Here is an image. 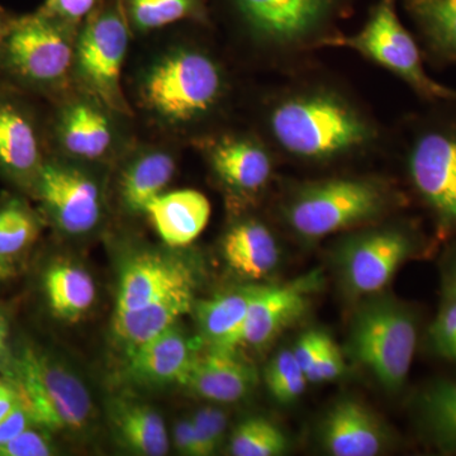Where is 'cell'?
Listing matches in <instances>:
<instances>
[{"label": "cell", "mask_w": 456, "mask_h": 456, "mask_svg": "<svg viewBox=\"0 0 456 456\" xmlns=\"http://www.w3.org/2000/svg\"><path fill=\"white\" fill-rule=\"evenodd\" d=\"M264 139L274 151L305 164H331L379 145L382 132L351 95L325 83L288 86L263 112Z\"/></svg>", "instance_id": "cell-1"}, {"label": "cell", "mask_w": 456, "mask_h": 456, "mask_svg": "<svg viewBox=\"0 0 456 456\" xmlns=\"http://www.w3.org/2000/svg\"><path fill=\"white\" fill-rule=\"evenodd\" d=\"M231 79L220 56L191 41L164 47L141 66L134 101L147 118L175 134L202 130L226 110Z\"/></svg>", "instance_id": "cell-2"}, {"label": "cell", "mask_w": 456, "mask_h": 456, "mask_svg": "<svg viewBox=\"0 0 456 456\" xmlns=\"http://www.w3.org/2000/svg\"><path fill=\"white\" fill-rule=\"evenodd\" d=\"M402 203L397 189L375 175H341L290 187L281 204L288 228L307 241L369 226Z\"/></svg>", "instance_id": "cell-3"}, {"label": "cell", "mask_w": 456, "mask_h": 456, "mask_svg": "<svg viewBox=\"0 0 456 456\" xmlns=\"http://www.w3.org/2000/svg\"><path fill=\"white\" fill-rule=\"evenodd\" d=\"M77 29L40 9L14 17L0 51L5 84L53 102L65 97L75 89Z\"/></svg>", "instance_id": "cell-4"}, {"label": "cell", "mask_w": 456, "mask_h": 456, "mask_svg": "<svg viewBox=\"0 0 456 456\" xmlns=\"http://www.w3.org/2000/svg\"><path fill=\"white\" fill-rule=\"evenodd\" d=\"M246 44L264 56L284 59L325 49L338 35L346 0H228Z\"/></svg>", "instance_id": "cell-5"}, {"label": "cell", "mask_w": 456, "mask_h": 456, "mask_svg": "<svg viewBox=\"0 0 456 456\" xmlns=\"http://www.w3.org/2000/svg\"><path fill=\"white\" fill-rule=\"evenodd\" d=\"M407 179L441 235L456 233V103L417 117L403 142Z\"/></svg>", "instance_id": "cell-6"}, {"label": "cell", "mask_w": 456, "mask_h": 456, "mask_svg": "<svg viewBox=\"0 0 456 456\" xmlns=\"http://www.w3.org/2000/svg\"><path fill=\"white\" fill-rule=\"evenodd\" d=\"M419 317L412 307L391 297L362 303L351 321L349 353L389 392L403 388L417 342Z\"/></svg>", "instance_id": "cell-7"}, {"label": "cell", "mask_w": 456, "mask_h": 456, "mask_svg": "<svg viewBox=\"0 0 456 456\" xmlns=\"http://www.w3.org/2000/svg\"><path fill=\"white\" fill-rule=\"evenodd\" d=\"M132 35L121 0H101L77 29L73 73L75 89L130 118L122 71Z\"/></svg>", "instance_id": "cell-8"}, {"label": "cell", "mask_w": 456, "mask_h": 456, "mask_svg": "<svg viewBox=\"0 0 456 456\" xmlns=\"http://www.w3.org/2000/svg\"><path fill=\"white\" fill-rule=\"evenodd\" d=\"M395 2L378 0L360 31L349 36L338 33L326 42L325 49L355 51L432 104L456 103V89L436 82L426 71L424 53L402 23Z\"/></svg>", "instance_id": "cell-9"}, {"label": "cell", "mask_w": 456, "mask_h": 456, "mask_svg": "<svg viewBox=\"0 0 456 456\" xmlns=\"http://www.w3.org/2000/svg\"><path fill=\"white\" fill-rule=\"evenodd\" d=\"M12 383L33 425L49 432L79 434L94 413L80 378L44 351L26 346L16 354Z\"/></svg>", "instance_id": "cell-10"}, {"label": "cell", "mask_w": 456, "mask_h": 456, "mask_svg": "<svg viewBox=\"0 0 456 456\" xmlns=\"http://www.w3.org/2000/svg\"><path fill=\"white\" fill-rule=\"evenodd\" d=\"M127 119L130 117L73 89L55 102L47 142L53 147V155L108 167L116 165L134 142L126 125Z\"/></svg>", "instance_id": "cell-11"}, {"label": "cell", "mask_w": 456, "mask_h": 456, "mask_svg": "<svg viewBox=\"0 0 456 456\" xmlns=\"http://www.w3.org/2000/svg\"><path fill=\"white\" fill-rule=\"evenodd\" d=\"M106 169L61 156H47L32 196L62 235L88 236L103 224L107 211Z\"/></svg>", "instance_id": "cell-12"}, {"label": "cell", "mask_w": 456, "mask_h": 456, "mask_svg": "<svg viewBox=\"0 0 456 456\" xmlns=\"http://www.w3.org/2000/svg\"><path fill=\"white\" fill-rule=\"evenodd\" d=\"M422 250V236L410 222H389L347 236L338 246V268L347 292L373 296Z\"/></svg>", "instance_id": "cell-13"}, {"label": "cell", "mask_w": 456, "mask_h": 456, "mask_svg": "<svg viewBox=\"0 0 456 456\" xmlns=\"http://www.w3.org/2000/svg\"><path fill=\"white\" fill-rule=\"evenodd\" d=\"M212 175L236 202H250L268 188L274 175V149L264 136L224 131L198 137Z\"/></svg>", "instance_id": "cell-14"}, {"label": "cell", "mask_w": 456, "mask_h": 456, "mask_svg": "<svg viewBox=\"0 0 456 456\" xmlns=\"http://www.w3.org/2000/svg\"><path fill=\"white\" fill-rule=\"evenodd\" d=\"M22 90L0 84V176L31 193L47 159V132Z\"/></svg>", "instance_id": "cell-15"}, {"label": "cell", "mask_w": 456, "mask_h": 456, "mask_svg": "<svg viewBox=\"0 0 456 456\" xmlns=\"http://www.w3.org/2000/svg\"><path fill=\"white\" fill-rule=\"evenodd\" d=\"M196 287V270L178 255L139 251L123 265L114 311L137 310L178 290Z\"/></svg>", "instance_id": "cell-16"}, {"label": "cell", "mask_w": 456, "mask_h": 456, "mask_svg": "<svg viewBox=\"0 0 456 456\" xmlns=\"http://www.w3.org/2000/svg\"><path fill=\"white\" fill-rule=\"evenodd\" d=\"M320 272L283 284L259 285L246 316L242 345L263 349L308 310Z\"/></svg>", "instance_id": "cell-17"}, {"label": "cell", "mask_w": 456, "mask_h": 456, "mask_svg": "<svg viewBox=\"0 0 456 456\" xmlns=\"http://www.w3.org/2000/svg\"><path fill=\"white\" fill-rule=\"evenodd\" d=\"M203 347L200 338H191L176 323L125 355L123 373L137 386H183Z\"/></svg>", "instance_id": "cell-18"}, {"label": "cell", "mask_w": 456, "mask_h": 456, "mask_svg": "<svg viewBox=\"0 0 456 456\" xmlns=\"http://www.w3.org/2000/svg\"><path fill=\"white\" fill-rule=\"evenodd\" d=\"M116 165L117 193L123 211L146 216L147 207L167 191L175 175L176 158L167 147L134 142Z\"/></svg>", "instance_id": "cell-19"}, {"label": "cell", "mask_w": 456, "mask_h": 456, "mask_svg": "<svg viewBox=\"0 0 456 456\" xmlns=\"http://www.w3.org/2000/svg\"><path fill=\"white\" fill-rule=\"evenodd\" d=\"M257 384L253 365L237 351L207 349L198 354L183 386L200 398L216 403H236Z\"/></svg>", "instance_id": "cell-20"}, {"label": "cell", "mask_w": 456, "mask_h": 456, "mask_svg": "<svg viewBox=\"0 0 456 456\" xmlns=\"http://www.w3.org/2000/svg\"><path fill=\"white\" fill-rule=\"evenodd\" d=\"M321 443L335 456H375L386 445V432L377 416L355 399L336 402L320 428Z\"/></svg>", "instance_id": "cell-21"}, {"label": "cell", "mask_w": 456, "mask_h": 456, "mask_svg": "<svg viewBox=\"0 0 456 456\" xmlns=\"http://www.w3.org/2000/svg\"><path fill=\"white\" fill-rule=\"evenodd\" d=\"M146 217L169 248H187L208 224L211 203L194 189L165 191L147 207Z\"/></svg>", "instance_id": "cell-22"}, {"label": "cell", "mask_w": 456, "mask_h": 456, "mask_svg": "<svg viewBox=\"0 0 456 456\" xmlns=\"http://www.w3.org/2000/svg\"><path fill=\"white\" fill-rule=\"evenodd\" d=\"M222 254L228 268L248 281H260L277 269L281 250L268 224L255 217L240 218L222 239Z\"/></svg>", "instance_id": "cell-23"}, {"label": "cell", "mask_w": 456, "mask_h": 456, "mask_svg": "<svg viewBox=\"0 0 456 456\" xmlns=\"http://www.w3.org/2000/svg\"><path fill=\"white\" fill-rule=\"evenodd\" d=\"M194 293L196 288H187L137 310L114 311L110 327L122 353L127 355L175 326L180 318L193 311Z\"/></svg>", "instance_id": "cell-24"}, {"label": "cell", "mask_w": 456, "mask_h": 456, "mask_svg": "<svg viewBox=\"0 0 456 456\" xmlns=\"http://www.w3.org/2000/svg\"><path fill=\"white\" fill-rule=\"evenodd\" d=\"M257 288V284L244 285L194 303L198 338L203 346L224 351H237L241 346L246 316Z\"/></svg>", "instance_id": "cell-25"}, {"label": "cell", "mask_w": 456, "mask_h": 456, "mask_svg": "<svg viewBox=\"0 0 456 456\" xmlns=\"http://www.w3.org/2000/svg\"><path fill=\"white\" fill-rule=\"evenodd\" d=\"M108 417L117 441L132 454L164 456L169 452L163 417L145 402L123 395L110 399Z\"/></svg>", "instance_id": "cell-26"}, {"label": "cell", "mask_w": 456, "mask_h": 456, "mask_svg": "<svg viewBox=\"0 0 456 456\" xmlns=\"http://www.w3.org/2000/svg\"><path fill=\"white\" fill-rule=\"evenodd\" d=\"M421 49L432 64H456V0H404Z\"/></svg>", "instance_id": "cell-27"}, {"label": "cell", "mask_w": 456, "mask_h": 456, "mask_svg": "<svg viewBox=\"0 0 456 456\" xmlns=\"http://www.w3.org/2000/svg\"><path fill=\"white\" fill-rule=\"evenodd\" d=\"M44 289L53 316L70 323L86 316L97 297L92 275L68 261H59L46 270Z\"/></svg>", "instance_id": "cell-28"}, {"label": "cell", "mask_w": 456, "mask_h": 456, "mask_svg": "<svg viewBox=\"0 0 456 456\" xmlns=\"http://www.w3.org/2000/svg\"><path fill=\"white\" fill-rule=\"evenodd\" d=\"M417 421L428 443L444 454L456 452V382L436 380L419 393Z\"/></svg>", "instance_id": "cell-29"}, {"label": "cell", "mask_w": 456, "mask_h": 456, "mask_svg": "<svg viewBox=\"0 0 456 456\" xmlns=\"http://www.w3.org/2000/svg\"><path fill=\"white\" fill-rule=\"evenodd\" d=\"M132 33L146 35L182 20L208 22V0H121Z\"/></svg>", "instance_id": "cell-30"}, {"label": "cell", "mask_w": 456, "mask_h": 456, "mask_svg": "<svg viewBox=\"0 0 456 456\" xmlns=\"http://www.w3.org/2000/svg\"><path fill=\"white\" fill-rule=\"evenodd\" d=\"M41 220L22 198L7 194L0 200V257L13 261L38 239Z\"/></svg>", "instance_id": "cell-31"}, {"label": "cell", "mask_w": 456, "mask_h": 456, "mask_svg": "<svg viewBox=\"0 0 456 456\" xmlns=\"http://www.w3.org/2000/svg\"><path fill=\"white\" fill-rule=\"evenodd\" d=\"M289 441L281 428L263 417H251L239 424L230 439L235 456H278L285 454Z\"/></svg>", "instance_id": "cell-32"}, {"label": "cell", "mask_w": 456, "mask_h": 456, "mask_svg": "<svg viewBox=\"0 0 456 456\" xmlns=\"http://www.w3.org/2000/svg\"><path fill=\"white\" fill-rule=\"evenodd\" d=\"M265 383L275 401L289 404L301 397L308 380L294 358L293 351L285 349L278 353L266 367Z\"/></svg>", "instance_id": "cell-33"}, {"label": "cell", "mask_w": 456, "mask_h": 456, "mask_svg": "<svg viewBox=\"0 0 456 456\" xmlns=\"http://www.w3.org/2000/svg\"><path fill=\"white\" fill-rule=\"evenodd\" d=\"M428 346L437 358L456 364V297L443 292V302L428 329Z\"/></svg>", "instance_id": "cell-34"}, {"label": "cell", "mask_w": 456, "mask_h": 456, "mask_svg": "<svg viewBox=\"0 0 456 456\" xmlns=\"http://www.w3.org/2000/svg\"><path fill=\"white\" fill-rule=\"evenodd\" d=\"M191 421L196 432L197 456L216 454L226 434V413L220 408L206 406L194 413Z\"/></svg>", "instance_id": "cell-35"}, {"label": "cell", "mask_w": 456, "mask_h": 456, "mask_svg": "<svg viewBox=\"0 0 456 456\" xmlns=\"http://www.w3.org/2000/svg\"><path fill=\"white\" fill-rule=\"evenodd\" d=\"M29 426L13 440L0 448V456H51L56 454V446L49 431Z\"/></svg>", "instance_id": "cell-36"}, {"label": "cell", "mask_w": 456, "mask_h": 456, "mask_svg": "<svg viewBox=\"0 0 456 456\" xmlns=\"http://www.w3.org/2000/svg\"><path fill=\"white\" fill-rule=\"evenodd\" d=\"M344 371L345 362L341 351L336 346L332 338L326 335L320 353L312 362L305 377L311 383L330 382V380L338 379Z\"/></svg>", "instance_id": "cell-37"}, {"label": "cell", "mask_w": 456, "mask_h": 456, "mask_svg": "<svg viewBox=\"0 0 456 456\" xmlns=\"http://www.w3.org/2000/svg\"><path fill=\"white\" fill-rule=\"evenodd\" d=\"M99 3L101 0H45L40 11L69 25L79 27Z\"/></svg>", "instance_id": "cell-38"}, {"label": "cell", "mask_w": 456, "mask_h": 456, "mask_svg": "<svg viewBox=\"0 0 456 456\" xmlns=\"http://www.w3.org/2000/svg\"><path fill=\"white\" fill-rule=\"evenodd\" d=\"M325 338L326 334H323V332L308 331L305 332L297 341L296 346L292 350L293 355L305 374L307 373L312 362L317 358Z\"/></svg>", "instance_id": "cell-39"}, {"label": "cell", "mask_w": 456, "mask_h": 456, "mask_svg": "<svg viewBox=\"0 0 456 456\" xmlns=\"http://www.w3.org/2000/svg\"><path fill=\"white\" fill-rule=\"evenodd\" d=\"M33 422L22 402L7 417L0 419V448L25 431Z\"/></svg>", "instance_id": "cell-40"}, {"label": "cell", "mask_w": 456, "mask_h": 456, "mask_svg": "<svg viewBox=\"0 0 456 456\" xmlns=\"http://www.w3.org/2000/svg\"><path fill=\"white\" fill-rule=\"evenodd\" d=\"M9 338H11V323H9L7 314L0 308V374L7 379H12L16 354L12 350Z\"/></svg>", "instance_id": "cell-41"}, {"label": "cell", "mask_w": 456, "mask_h": 456, "mask_svg": "<svg viewBox=\"0 0 456 456\" xmlns=\"http://www.w3.org/2000/svg\"><path fill=\"white\" fill-rule=\"evenodd\" d=\"M173 443L179 454L197 456L196 432L191 419H183L174 428Z\"/></svg>", "instance_id": "cell-42"}, {"label": "cell", "mask_w": 456, "mask_h": 456, "mask_svg": "<svg viewBox=\"0 0 456 456\" xmlns=\"http://www.w3.org/2000/svg\"><path fill=\"white\" fill-rule=\"evenodd\" d=\"M20 403L16 386L7 378H0V419L7 417Z\"/></svg>", "instance_id": "cell-43"}, {"label": "cell", "mask_w": 456, "mask_h": 456, "mask_svg": "<svg viewBox=\"0 0 456 456\" xmlns=\"http://www.w3.org/2000/svg\"><path fill=\"white\" fill-rule=\"evenodd\" d=\"M443 269V292L456 297V244L449 251Z\"/></svg>", "instance_id": "cell-44"}, {"label": "cell", "mask_w": 456, "mask_h": 456, "mask_svg": "<svg viewBox=\"0 0 456 456\" xmlns=\"http://www.w3.org/2000/svg\"><path fill=\"white\" fill-rule=\"evenodd\" d=\"M13 261L0 257V283L7 281L16 275L17 270Z\"/></svg>", "instance_id": "cell-45"}, {"label": "cell", "mask_w": 456, "mask_h": 456, "mask_svg": "<svg viewBox=\"0 0 456 456\" xmlns=\"http://www.w3.org/2000/svg\"><path fill=\"white\" fill-rule=\"evenodd\" d=\"M14 17L9 16L4 9L0 8V51H2L3 42H4L5 36L9 27H11L12 20Z\"/></svg>", "instance_id": "cell-46"}]
</instances>
